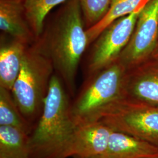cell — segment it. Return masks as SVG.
I'll return each instance as SVG.
<instances>
[{
  "mask_svg": "<svg viewBox=\"0 0 158 158\" xmlns=\"http://www.w3.org/2000/svg\"><path fill=\"white\" fill-rule=\"evenodd\" d=\"M85 23L79 0H68L45 36L37 40L72 96L81 57L89 45Z\"/></svg>",
  "mask_w": 158,
  "mask_h": 158,
  "instance_id": "1",
  "label": "cell"
},
{
  "mask_svg": "<svg viewBox=\"0 0 158 158\" xmlns=\"http://www.w3.org/2000/svg\"><path fill=\"white\" fill-rule=\"evenodd\" d=\"M27 45L16 40L1 44L0 48V87L11 91L19 75Z\"/></svg>",
  "mask_w": 158,
  "mask_h": 158,
  "instance_id": "12",
  "label": "cell"
},
{
  "mask_svg": "<svg viewBox=\"0 0 158 158\" xmlns=\"http://www.w3.org/2000/svg\"><path fill=\"white\" fill-rule=\"evenodd\" d=\"M149 0H111L107 13L102 20L86 29L89 45L95 41L102 31L121 17L130 15Z\"/></svg>",
  "mask_w": 158,
  "mask_h": 158,
  "instance_id": "14",
  "label": "cell"
},
{
  "mask_svg": "<svg viewBox=\"0 0 158 158\" xmlns=\"http://www.w3.org/2000/svg\"><path fill=\"white\" fill-rule=\"evenodd\" d=\"M64 85L57 74L52 76L42 112L29 135V158H64L76 128Z\"/></svg>",
  "mask_w": 158,
  "mask_h": 158,
  "instance_id": "2",
  "label": "cell"
},
{
  "mask_svg": "<svg viewBox=\"0 0 158 158\" xmlns=\"http://www.w3.org/2000/svg\"><path fill=\"white\" fill-rule=\"evenodd\" d=\"M111 1V0H79L87 29L100 22L106 15Z\"/></svg>",
  "mask_w": 158,
  "mask_h": 158,
  "instance_id": "17",
  "label": "cell"
},
{
  "mask_svg": "<svg viewBox=\"0 0 158 158\" xmlns=\"http://www.w3.org/2000/svg\"><path fill=\"white\" fill-rule=\"evenodd\" d=\"M98 121L158 147V107L122 98L104 108Z\"/></svg>",
  "mask_w": 158,
  "mask_h": 158,
  "instance_id": "5",
  "label": "cell"
},
{
  "mask_svg": "<svg viewBox=\"0 0 158 158\" xmlns=\"http://www.w3.org/2000/svg\"><path fill=\"white\" fill-rule=\"evenodd\" d=\"M0 125L15 127L31 134L32 127L24 118L14 101L11 91L0 87Z\"/></svg>",
  "mask_w": 158,
  "mask_h": 158,
  "instance_id": "16",
  "label": "cell"
},
{
  "mask_svg": "<svg viewBox=\"0 0 158 158\" xmlns=\"http://www.w3.org/2000/svg\"><path fill=\"white\" fill-rule=\"evenodd\" d=\"M158 158V156H156V157H154V158Z\"/></svg>",
  "mask_w": 158,
  "mask_h": 158,
  "instance_id": "20",
  "label": "cell"
},
{
  "mask_svg": "<svg viewBox=\"0 0 158 158\" xmlns=\"http://www.w3.org/2000/svg\"><path fill=\"white\" fill-rule=\"evenodd\" d=\"M113 130L100 121L77 127L64 154V158L105 155Z\"/></svg>",
  "mask_w": 158,
  "mask_h": 158,
  "instance_id": "9",
  "label": "cell"
},
{
  "mask_svg": "<svg viewBox=\"0 0 158 158\" xmlns=\"http://www.w3.org/2000/svg\"><path fill=\"white\" fill-rule=\"evenodd\" d=\"M124 98L158 107V60L151 57L127 70Z\"/></svg>",
  "mask_w": 158,
  "mask_h": 158,
  "instance_id": "8",
  "label": "cell"
},
{
  "mask_svg": "<svg viewBox=\"0 0 158 158\" xmlns=\"http://www.w3.org/2000/svg\"><path fill=\"white\" fill-rule=\"evenodd\" d=\"M68 0H23L26 17L36 40L44 32V21L51 10Z\"/></svg>",
  "mask_w": 158,
  "mask_h": 158,
  "instance_id": "15",
  "label": "cell"
},
{
  "mask_svg": "<svg viewBox=\"0 0 158 158\" xmlns=\"http://www.w3.org/2000/svg\"><path fill=\"white\" fill-rule=\"evenodd\" d=\"M0 29L27 45L36 40L26 17L23 0H0Z\"/></svg>",
  "mask_w": 158,
  "mask_h": 158,
  "instance_id": "10",
  "label": "cell"
},
{
  "mask_svg": "<svg viewBox=\"0 0 158 158\" xmlns=\"http://www.w3.org/2000/svg\"><path fill=\"white\" fill-rule=\"evenodd\" d=\"M53 71L51 60L36 44L27 49L11 93L20 112L33 129L42 112Z\"/></svg>",
  "mask_w": 158,
  "mask_h": 158,
  "instance_id": "3",
  "label": "cell"
},
{
  "mask_svg": "<svg viewBox=\"0 0 158 158\" xmlns=\"http://www.w3.org/2000/svg\"><path fill=\"white\" fill-rule=\"evenodd\" d=\"M152 57L158 60V41H157V43H156V47H155V51H154L153 53L152 56Z\"/></svg>",
  "mask_w": 158,
  "mask_h": 158,
  "instance_id": "18",
  "label": "cell"
},
{
  "mask_svg": "<svg viewBox=\"0 0 158 158\" xmlns=\"http://www.w3.org/2000/svg\"><path fill=\"white\" fill-rule=\"evenodd\" d=\"M105 155L108 158H152L158 147L134 136L113 131Z\"/></svg>",
  "mask_w": 158,
  "mask_h": 158,
  "instance_id": "11",
  "label": "cell"
},
{
  "mask_svg": "<svg viewBox=\"0 0 158 158\" xmlns=\"http://www.w3.org/2000/svg\"><path fill=\"white\" fill-rule=\"evenodd\" d=\"M144 4L130 15L110 23L95 40L89 59L88 70L92 75L118 59L128 45Z\"/></svg>",
  "mask_w": 158,
  "mask_h": 158,
  "instance_id": "6",
  "label": "cell"
},
{
  "mask_svg": "<svg viewBox=\"0 0 158 158\" xmlns=\"http://www.w3.org/2000/svg\"><path fill=\"white\" fill-rule=\"evenodd\" d=\"M158 38V0H149L140 12L128 45L119 57L127 70L152 56Z\"/></svg>",
  "mask_w": 158,
  "mask_h": 158,
  "instance_id": "7",
  "label": "cell"
},
{
  "mask_svg": "<svg viewBox=\"0 0 158 158\" xmlns=\"http://www.w3.org/2000/svg\"><path fill=\"white\" fill-rule=\"evenodd\" d=\"M127 70L117 60L91 75L71 103L72 117L76 127L97 121L104 108L124 98Z\"/></svg>",
  "mask_w": 158,
  "mask_h": 158,
  "instance_id": "4",
  "label": "cell"
},
{
  "mask_svg": "<svg viewBox=\"0 0 158 158\" xmlns=\"http://www.w3.org/2000/svg\"><path fill=\"white\" fill-rule=\"evenodd\" d=\"M108 158L105 155H95V156H91L87 157H83V158Z\"/></svg>",
  "mask_w": 158,
  "mask_h": 158,
  "instance_id": "19",
  "label": "cell"
},
{
  "mask_svg": "<svg viewBox=\"0 0 158 158\" xmlns=\"http://www.w3.org/2000/svg\"><path fill=\"white\" fill-rule=\"evenodd\" d=\"M0 158H29V134L15 127L0 125Z\"/></svg>",
  "mask_w": 158,
  "mask_h": 158,
  "instance_id": "13",
  "label": "cell"
}]
</instances>
